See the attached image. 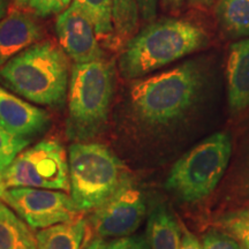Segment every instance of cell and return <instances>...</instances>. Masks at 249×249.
<instances>
[{"mask_svg":"<svg viewBox=\"0 0 249 249\" xmlns=\"http://www.w3.org/2000/svg\"><path fill=\"white\" fill-rule=\"evenodd\" d=\"M180 249H203V245L198 240L197 236L182 226V239Z\"/></svg>","mask_w":249,"mask_h":249,"instance_id":"cell-26","label":"cell"},{"mask_svg":"<svg viewBox=\"0 0 249 249\" xmlns=\"http://www.w3.org/2000/svg\"><path fill=\"white\" fill-rule=\"evenodd\" d=\"M15 4H17L18 7H26L28 6V2H29V0H14Z\"/></svg>","mask_w":249,"mask_h":249,"instance_id":"cell-31","label":"cell"},{"mask_svg":"<svg viewBox=\"0 0 249 249\" xmlns=\"http://www.w3.org/2000/svg\"><path fill=\"white\" fill-rule=\"evenodd\" d=\"M55 33L64 52L75 64L103 58L104 53L98 44L97 34L92 23L71 4L58 15Z\"/></svg>","mask_w":249,"mask_h":249,"instance_id":"cell-10","label":"cell"},{"mask_svg":"<svg viewBox=\"0 0 249 249\" xmlns=\"http://www.w3.org/2000/svg\"><path fill=\"white\" fill-rule=\"evenodd\" d=\"M217 226L235 239L244 249H249V210L242 209L224 214Z\"/></svg>","mask_w":249,"mask_h":249,"instance_id":"cell-20","label":"cell"},{"mask_svg":"<svg viewBox=\"0 0 249 249\" xmlns=\"http://www.w3.org/2000/svg\"><path fill=\"white\" fill-rule=\"evenodd\" d=\"M216 18L227 35L249 36V0H218Z\"/></svg>","mask_w":249,"mask_h":249,"instance_id":"cell-17","label":"cell"},{"mask_svg":"<svg viewBox=\"0 0 249 249\" xmlns=\"http://www.w3.org/2000/svg\"><path fill=\"white\" fill-rule=\"evenodd\" d=\"M183 2H185V0H161V6H163L165 11L176 13L182 7Z\"/></svg>","mask_w":249,"mask_h":249,"instance_id":"cell-27","label":"cell"},{"mask_svg":"<svg viewBox=\"0 0 249 249\" xmlns=\"http://www.w3.org/2000/svg\"><path fill=\"white\" fill-rule=\"evenodd\" d=\"M227 102L232 111L249 107V38L233 43L227 58Z\"/></svg>","mask_w":249,"mask_h":249,"instance_id":"cell-13","label":"cell"},{"mask_svg":"<svg viewBox=\"0 0 249 249\" xmlns=\"http://www.w3.org/2000/svg\"><path fill=\"white\" fill-rule=\"evenodd\" d=\"M71 0H29L28 7L39 18L60 14L68 8Z\"/></svg>","mask_w":249,"mask_h":249,"instance_id":"cell-23","label":"cell"},{"mask_svg":"<svg viewBox=\"0 0 249 249\" xmlns=\"http://www.w3.org/2000/svg\"><path fill=\"white\" fill-rule=\"evenodd\" d=\"M29 143L30 139L11 133L0 124V171H4Z\"/></svg>","mask_w":249,"mask_h":249,"instance_id":"cell-21","label":"cell"},{"mask_svg":"<svg viewBox=\"0 0 249 249\" xmlns=\"http://www.w3.org/2000/svg\"><path fill=\"white\" fill-rule=\"evenodd\" d=\"M213 0H189V4L196 7H208L213 4Z\"/></svg>","mask_w":249,"mask_h":249,"instance_id":"cell-29","label":"cell"},{"mask_svg":"<svg viewBox=\"0 0 249 249\" xmlns=\"http://www.w3.org/2000/svg\"><path fill=\"white\" fill-rule=\"evenodd\" d=\"M208 40L203 28L191 21L165 18L151 22L124 45L119 71L124 79H139L198 51Z\"/></svg>","mask_w":249,"mask_h":249,"instance_id":"cell-1","label":"cell"},{"mask_svg":"<svg viewBox=\"0 0 249 249\" xmlns=\"http://www.w3.org/2000/svg\"><path fill=\"white\" fill-rule=\"evenodd\" d=\"M247 189L249 191V180H248V183H247Z\"/></svg>","mask_w":249,"mask_h":249,"instance_id":"cell-34","label":"cell"},{"mask_svg":"<svg viewBox=\"0 0 249 249\" xmlns=\"http://www.w3.org/2000/svg\"><path fill=\"white\" fill-rule=\"evenodd\" d=\"M71 5L86 15L97 36L111 35L114 29L113 0H71Z\"/></svg>","mask_w":249,"mask_h":249,"instance_id":"cell-18","label":"cell"},{"mask_svg":"<svg viewBox=\"0 0 249 249\" xmlns=\"http://www.w3.org/2000/svg\"><path fill=\"white\" fill-rule=\"evenodd\" d=\"M68 169L71 197L81 213L98 208L127 178L121 160L101 143H73Z\"/></svg>","mask_w":249,"mask_h":249,"instance_id":"cell-5","label":"cell"},{"mask_svg":"<svg viewBox=\"0 0 249 249\" xmlns=\"http://www.w3.org/2000/svg\"><path fill=\"white\" fill-rule=\"evenodd\" d=\"M139 8L140 17L144 22H154L157 15L158 0H135Z\"/></svg>","mask_w":249,"mask_h":249,"instance_id":"cell-25","label":"cell"},{"mask_svg":"<svg viewBox=\"0 0 249 249\" xmlns=\"http://www.w3.org/2000/svg\"><path fill=\"white\" fill-rule=\"evenodd\" d=\"M9 0H0V20L7 13Z\"/></svg>","mask_w":249,"mask_h":249,"instance_id":"cell-30","label":"cell"},{"mask_svg":"<svg viewBox=\"0 0 249 249\" xmlns=\"http://www.w3.org/2000/svg\"><path fill=\"white\" fill-rule=\"evenodd\" d=\"M2 187L68 192L71 189L70 169L64 147L54 140H44L21 151L2 171Z\"/></svg>","mask_w":249,"mask_h":249,"instance_id":"cell-7","label":"cell"},{"mask_svg":"<svg viewBox=\"0 0 249 249\" xmlns=\"http://www.w3.org/2000/svg\"><path fill=\"white\" fill-rule=\"evenodd\" d=\"M42 38V28L31 15L11 11L0 20V67L36 44Z\"/></svg>","mask_w":249,"mask_h":249,"instance_id":"cell-12","label":"cell"},{"mask_svg":"<svg viewBox=\"0 0 249 249\" xmlns=\"http://www.w3.org/2000/svg\"><path fill=\"white\" fill-rule=\"evenodd\" d=\"M87 226L86 220L77 217L40 230L36 234L37 249H82L88 245Z\"/></svg>","mask_w":249,"mask_h":249,"instance_id":"cell-15","label":"cell"},{"mask_svg":"<svg viewBox=\"0 0 249 249\" xmlns=\"http://www.w3.org/2000/svg\"><path fill=\"white\" fill-rule=\"evenodd\" d=\"M70 80L67 54L51 42L29 46L0 67V82L28 101L59 107Z\"/></svg>","mask_w":249,"mask_h":249,"instance_id":"cell-2","label":"cell"},{"mask_svg":"<svg viewBox=\"0 0 249 249\" xmlns=\"http://www.w3.org/2000/svg\"><path fill=\"white\" fill-rule=\"evenodd\" d=\"M85 249H107V242L104 239L96 238L85 247Z\"/></svg>","mask_w":249,"mask_h":249,"instance_id":"cell-28","label":"cell"},{"mask_svg":"<svg viewBox=\"0 0 249 249\" xmlns=\"http://www.w3.org/2000/svg\"><path fill=\"white\" fill-rule=\"evenodd\" d=\"M4 191H5V188H4V187H2V188H0V196H1L2 192H4Z\"/></svg>","mask_w":249,"mask_h":249,"instance_id":"cell-33","label":"cell"},{"mask_svg":"<svg viewBox=\"0 0 249 249\" xmlns=\"http://www.w3.org/2000/svg\"><path fill=\"white\" fill-rule=\"evenodd\" d=\"M0 200L33 230H43L77 218L81 211L71 197L54 189L15 187L2 192Z\"/></svg>","mask_w":249,"mask_h":249,"instance_id":"cell-8","label":"cell"},{"mask_svg":"<svg viewBox=\"0 0 249 249\" xmlns=\"http://www.w3.org/2000/svg\"><path fill=\"white\" fill-rule=\"evenodd\" d=\"M231 154V136L223 132L213 134L173 165L165 188L187 203L204 200L223 178Z\"/></svg>","mask_w":249,"mask_h":249,"instance_id":"cell-6","label":"cell"},{"mask_svg":"<svg viewBox=\"0 0 249 249\" xmlns=\"http://www.w3.org/2000/svg\"><path fill=\"white\" fill-rule=\"evenodd\" d=\"M0 124L11 133L31 140L48 128L50 117L46 111L0 87Z\"/></svg>","mask_w":249,"mask_h":249,"instance_id":"cell-11","label":"cell"},{"mask_svg":"<svg viewBox=\"0 0 249 249\" xmlns=\"http://www.w3.org/2000/svg\"><path fill=\"white\" fill-rule=\"evenodd\" d=\"M203 77L201 65L192 60L135 81L130 88V104L136 117L150 126L181 119L200 95Z\"/></svg>","mask_w":249,"mask_h":249,"instance_id":"cell-3","label":"cell"},{"mask_svg":"<svg viewBox=\"0 0 249 249\" xmlns=\"http://www.w3.org/2000/svg\"><path fill=\"white\" fill-rule=\"evenodd\" d=\"M144 198L127 177L104 203L93 210L89 219L91 232L101 239H119L132 235L144 219Z\"/></svg>","mask_w":249,"mask_h":249,"instance_id":"cell-9","label":"cell"},{"mask_svg":"<svg viewBox=\"0 0 249 249\" xmlns=\"http://www.w3.org/2000/svg\"><path fill=\"white\" fill-rule=\"evenodd\" d=\"M0 249H37L33 229L0 200Z\"/></svg>","mask_w":249,"mask_h":249,"instance_id":"cell-16","label":"cell"},{"mask_svg":"<svg viewBox=\"0 0 249 249\" xmlns=\"http://www.w3.org/2000/svg\"><path fill=\"white\" fill-rule=\"evenodd\" d=\"M107 249H151L147 238L142 235H129L113 239L107 242Z\"/></svg>","mask_w":249,"mask_h":249,"instance_id":"cell-24","label":"cell"},{"mask_svg":"<svg viewBox=\"0 0 249 249\" xmlns=\"http://www.w3.org/2000/svg\"><path fill=\"white\" fill-rule=\"evenodd\" d=\"M113 23L120 38L133 35L139 23V8L135 0H113Z\"/></svg>","mask_w":249,"mask_h":249,"instance_id":"cell-19","label":"cell"},{"mask_svg":"<svg viewBox=\"0 0 249 249\" xmlns=\"http://www.w3.org/2000/svg\"><path fill=\"white\" fill-rule=\"evenodd\" d=\"M0 188H2V171H0Z\"/></svg>","mask_w":249,"mask_h":249,"instance_id":"cell-32","label":"cell"},{"mask_svg":"<svg viewBox=\"0 0 249 249\" xmlns=\"http://www.w3.org/2000/svg\"><path fill=\"white\" fill-rule=\"evenodd\" d=\"M114 79L113 64L104 58L74 64L68 89V138L87 141L103 129L113 97Z\"/></svg>","mask_w":249,"mask_h":249,"instance_id":"cell-4","label":"cell"},{"mask_svg":"<svg viewBox=\"0 0 249 249\" xmlns=\"http://www.w3.org/2000/svg\"><path fill=\"white\" fill-rule=\"evenodd\" d=\"M147 241L151 249H180L182 226L165 204H156L149 213Z\"/></svg>","mask_w":249,"mask_h":249,"instance_id":"cell-14","label":"cell"},{"mask_svg":"<svg viewBox=\"0 0 249 249\" xmlns=\"http://www.w3.org/2000/svg\"><path fill=\"white\" fill-rule=\"evenodd\" d=\"M203 249H244L239 242L222 230H210L203 235Z\"/></svg>","mask_w":249,"mask_h":249,"instance_id":"cell-22","label":"cell"}]
</instances>
